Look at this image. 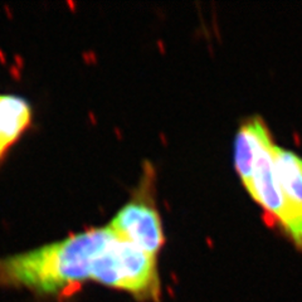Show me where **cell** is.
Masks as SVG:
<instances>
[{"label": "cell", "instance_id": "cell-4", "mask_svg": "<svg viewBox=\"0 0 302 302\" xmlns=\"http://www.w3.org/2000/svg\"><path fill=\"white\" fill-rule=\"evenodd\" d=\"M269 136L268 129L260 118H251L238 130L236 136L234 162L244 186L251 179L259 149Z\"/></svg>", "mask_w": 302, "mask_h": 302}, {"label": "cell", "instance_id": "cell-2", "mask_svg": "<svg viewBox=\"0 0 302 302\" xmlns=\"http://www.w3.org/2000/svg\"><path fill=\"white\" fill-rule=\"evenodd\" d=\"M108 225L121 238L153 256H156L164 244L160 215L146 201H129L117 212Z\"/></svg>", "mask_w": 302, "mask_h": 302}, {"label": "cell", "instance_id": "cell-3", "mask_svg": "<svg viewBox=\"0 0 302 302\" xmlns=\"http://www.w3.org/2000/svg\"><path fill=\"white\" fill-rule=\"evenodd\" d=\"M32 123V107L17 94L0 93V162Z\"/></svg>", "mask_w": 302, "mask_h": 302}, {"label": "cell", "instance_id": "cell-1", "mask_svg": "<svg viewBox=\"0 0 302 302\" xmlns=\"http://www.w3.org/2000/svg\"><path fill=\"white\" fill-rule=\"evenodd\" d=\"M273 146L269 136L259 149L245 189L256 201L281 223L295 244L302 248V208L284 195L278 184L273 169Z\"/></svg>", "mask_w": 302, "mask_h": 302}, {"label": "cell", "instance_id": "cell-5", "mask_svg": "<svg viewBox=\"0 0 302 302\" xmlns=\"http://www.w3.org/2000/svg\"><path fill=\"white\" fill-rule=\"evenodd\" d=\"M272 157L274 174L284 195L302 208V157L276 145Z\"/></svg>", "mask_w": 302, "mask_h": 302}]
</instances>
